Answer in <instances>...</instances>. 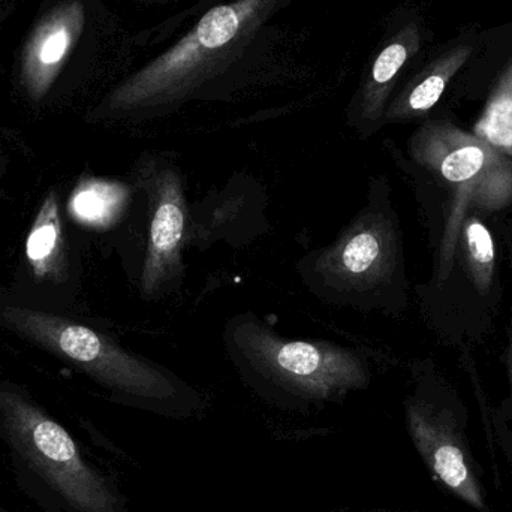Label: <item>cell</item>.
Instances as JSON below:
<instances>
[{
  "mask_svg": "<svg viewBox=\"0 0 512 512\" xmlns=\"http://www.w3.org/2000/svg\"><path fill=\"white\" fill-rule=\"evenodd\" d=\"M474 135L512 159V66L490 96Z\"/></svg>",
  "mask_w": 512,
  "mask_h": 512,
  "instance_id": "obj_14",
  "label": "cell"
},
{
  "mask_svg": "<svg viewBox=\"0 0 512 512\" xmlns=\"http://www.w3.org/2000/svg\"><path fill=\"white\" fill-rule=\"evenodd\" d=\"M409 153L450 191L438 267V280L445 282L469 207L498 212L512 203V159L444 120L421 126L409 141Z\"/></svg>",
  "mask_w": 512,
  "mask_h": 512,
  "instance_id": "obj_6",
  "label": "cell"
},
{
  "mask_svg": "<svg viewBox=\"0 0 512 512\" xmlns=\"http://www.w3.org/2000/svg\"><path fill=\"white\" fill-rule=\"evenodd\" d=\"M224 343L245 378L298 399L330 402L369 385L361 352L324 340L286 339L251 313L228 321Z\"/></svg>",
  "mask_w": 512,
  "mask_h": 512,
  "instance_id": "obj_3",
  "label": "cell"
},
{
  "mask_svg": "<svg viewBox=\"0 0 512 512\" xmlns=\"http://www.w3.org/2000/svg\"><path fill=\"white\" fill-rule=\"evenodd\" d=\"M291 0H234L215 6L176 45L123 81L99 108L101 116L161 111L186 101L245 48Z\"/></svg>",
  "mask_w": 512,
  "mask_h": 512,
  "instance_id": "obj_2",
  "label": "cell"
},
{
  "mask_svg": "<svg viewBox=\"0 0 512 512\" xmlns=\"http://www.w3.org/2000/svg\"><path fill=\"white\" fill-rule=\"evenodd\" d=\"M0 325L86 373L114 396L141 402H170L179 396L180 382L170 372L74 319L2 303Z\"/></svg>",
  "mask_w": 512,
  "mask_h": 512,
  "instance_id": "obj_5",
  "label": "cell"
},
{
  "mask_svg": "<svg viewBox=\"0 0 512 512\" xmlns=\"http://www.w3.org/2000/svg\"><path fill=\"white\" fill-rule=\"evenodd\" d=\"M26 261L38 279L59 280L65 273V236L54 189L45 195L27 234Z\"/></svg>",
  "mask_w": 512,
  "mask_h": 512,
  "instance_id": "obj_12",
  "label": "cell"
},
{
  "mask_svg": "<svg viewBox=\"0 0 512 512\" xmlns=\"http://www.w3.org/2000/svg\"><path fill=\"white\" fill-rule=\"evenodd\" d=\"M0 512H11V511L6 510V508H3L2 505H0Z\"/></svg>",
  "mask_w": 512,
  "mask_h": 512,
  "instance_id": "obj_17",
  "label": "cell"
},
{
  "mask_svg": "<svg viewBox=\"0 0 512 512\" xmlns=\"http://www.w3.org/2000/svg\"><path fill=\"white\" fill-rule=\"evenodd\" d=\"M507 361H508V370H510V378H511V385H512V324H511V330H510V345H508Z\"/></svg>",
  "mask_w": 512,
  "mask_h": 512,
  "instance_id": "obj_16",
  "label": "cell"
},
{
  "mask_svg": "<svg viewBox=\"0 0 512 512\" xmlns=\"http://www.w3.org/2000/svg\"><path fill=\"white\" fill-rule=\"evenodd\" d=\"M471 51V44L459 45L439 57V60L432 63L429 69H426V72L385 110L384 123L417 119L432 110L447 89L451 78L468 60Z\"/></svg>",
  "mask_w": 512,
  "mask_h": 512,
  "instance_id": "obj_11",
  "label": "cell"
},
{
  "mask_svg": "<svg viewBox=\"0 0 512 512\" xmlns=\"http://www.w3.org/2000/svg\"><path fill=\"white\" fill-rule=\"evenodd\" d=\"M406 415L412 441L432 474L457 498L486 511L483 489L450 412L414 400L409 402Z\"/></svg>",
  "mask_w": 512,
  "mask_h": 512,
  "instance_id": "obj_8",
  "label": "cell"
},
{
  "mask_svg": "<svg viewBox=\"0 0 512 512\" xmlns=\"http://www.w3.org/2000/svg\"><path fill=\"white\" fill-rule=\"evenodd\" d=\"M144 188L152 197L149 240L141 271V294L158 300L182 282L186 231V195L183 176L174 165L143 171Z\"/></svg>",
  "mask_w": 512,
  "mask_h": 512,
  "instance_id": "obj_7",
  "label": "cell"
},
{
  "mask_svg": "<svg viewBox=\"0 0 512 512\" xmlns=\"http://www.w3.org/2000/svg\"><path fill=\"white\" fill-rule=\"evenodd\" d=\"M129 192L120 183L87 180L75 188L69 213L75 221L90 227H107L128 201Z\"/></svg>",
  "mask_w": 512,
  "mask_h": 512,
  "instance_id": "obj_13",
  "label": "cell"
},
{
  "mask_svg": "<svg viewBox=\"0 0 512 512\" xmlns=\"http://www.w3.org/2000/svg\"><path fill=\"white\" fill-rule=\"evenodd\" d=\"M459 240L463 242L466 267L475 288L481 294H487L492 289L495 277V245L492 234L480 219L468 216L463 222Z\"/></svg>",
  "mask_w": 512,
  "mask_h": 512,
  "instance_id": "obj_15",
  "label": "cell"
},
{
  "mask_svg": "<svg viewBox=\"0 0 512 512\" xmlns=\"http://www.w3.org/2000/svg\"><path fill=\"white\" fill-rule=\"evenodd\" d=\"M0 441L21 492L42 512H123L107 477L23 387L0 378Z\"/></svg>",
  "mask_w": 512,
  "mask_h": 512,
  "instance_id": "obj_1",
  "label": "cell"
},
{
  "mask_svg": "<svg viewBox=\"0 0 512 512\" xmlns=\"http://www.w3.org/2000/svg\"><path fill=\"white\" fill-rule=\"evenodd\" d=\"M400 234L396 216L370 186L366 206L324 248L297 262L304 286L324 303L370 310L379 306L400 271Z\"/></svg>",
  "mask_w": 512,
  "mask_h": 512,
  "instance_id": "obj_4",
  "label": "cell"
},
{
  "mask_svg": "<svg viewBox=\"0 0 512 512\" xmlns=\"http://www.w3.org/2000/svg\"><path fill=\"white\" fill-rule=\"evenodd\" d=\"M86 23V11L78 0L65 2L48 12L33 30L21 59V84L33 102L53 87Z\"/></svg>",
  "mask_w": 512,
  "mask_h": 512,
  "instance_id": "obj_9",
  "label": "cell"
},
{
  "mask_svg": "<svg viewBox=\"0 0 512 512\" xmlns=\"http://www.w3.org/2000/svg\"><path fill=\"white\" fill-rule=\"evenodd\" d=\"M417 45L418 33L414 29H406L376 57L360 99L355 101L354 108L349 113V123L364 138L370 137L373 132L378 131L379 126L384 125L387 99L393 81Z\"/></svg>",
  "mask_w": 512,
  "mask_h": 512,
  "instance_id": "obj_10",
  "label": "cell"
}]
</instances>
